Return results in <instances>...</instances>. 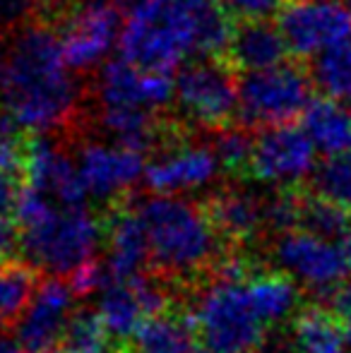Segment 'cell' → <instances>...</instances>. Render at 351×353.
<instances>
[{
    "instance_id": "6da1fadb",
    "label": "cell",
    "mask_w": 351,
    "mask_h": 353,
    "mask_svg": "<svg viewBox=\"0 0 351 353\" xmlns=\"http://www.w3.org/2000/svg\"><path fill=\"white\" fill-rule=\"evenodd\" d=\"M0 103L24 130L53 132L77 116L80 87L66 63L61 34L48 22L24 24L0 65Z\"/></svg>"
},
{
    "instance_id": "7a4b0ae2",
    "label": "cell",
    "mask_w": 351,
    "mask_h": 353,
    "mask_svg": "<svg viewBox=\"0 0 351 353\" xmlns=\"http://www.w3.org/2000/svg\"><path fill=\"white\" fill-rule=\"evenodd\" d=\"M19 248L29 265L51 276H70L94 260L103 226L87 207H61L24 183L14 207Z\"/></svg>"
},
{
    "instance_id": "3957f363",
    "label": "cell",
    "mask_w": 351,
    "mask_h": 353,
    "mask_svg": "<svg viewBox=\"0 0 351 353\" xmlns=\"http://www.w3.org/2000/svg\"><path fill=\"white\" fill-rule=\"evenodd\" d=\"M152 262L166 274H192L219 257V233L205 207L176 195H154L137 207Z\"/></svg>"
},
{
    "instance_id": "277c9868",
    "label": "cell",
    "mask_w": 351,
    "mask_h": 353,
    "mask_svg": "<svg viewBox=\"0 0 351 353\" xmlns=\"http://www.w3.org/2000/svg\"><path fill=\"white\" fill-rule=\"evenodd\" d=\"M197 14L166 0L147 5L130 14L121 32V53L145 70L171 72L197 46Z\"/></svg>"
},
{
    "instance_id": "5b68a950",
    "label": "cell",
    "mask_w": 351,
    "mask_h": 353,
    "mask_svg": "<svg viewBox=\"0 0 351 353\" xmlns=\"http://www.w3.org/2000/svg\"><path fill=\"white\" fill-rule=\"evenodd\" d=\"M313 72L303 58L286 61L265 70L241 72L239 77V121L245 128L289 125L303 116L313 101Z\"/></svg>"
},
{
    "instance_id": "8992f818",
    "label": "cell",
    "mask_w": 351,
    "mask_h": 353,
    "mask_svg": "<svg viewBox=\"0 0 351 353\" xmlns=\"http://www.w3.org/2000/svg\"><path fill=\"white\" fill-rule=\"evenodd\" d=\"M192 322L210 353H253L265 341L267 325L250 303L245 281L217 279L205 288Z\"/></svg>"
},
{
    "instance_id": "52a82bcc",
    "label": "cell",
    "mask_w": 351,
    "mask_h": 353,
    "mask_svg": "<svg viewBox=\"0 0 351 353\" xmlns=\"http://www.w3.org/2000/svg\"><path fill=\"white\" fill-rule=\"evenodd\" d=\"M176 101L192 123L217 132L239 116V70L224 58H202L181 68Z\"/></svg>"
},
{
    "instance_id": "ba28073f",
    "label": "cell",
    "mask_w": 351,
    "mask_h": 353,
    "mask_svg": "<svg viewBox=\"0 0 351 353\" xmlns=\"http://www.w3.org/2000/svg\"><path fill=\"white\" fill-rule=\"evenodd\" d=\"M121 12L113 0H85L63 14L61 43L70 70H92L121 41Z\"/></svg>"
},
{
    "instance_id": "9c48e42d",
    "label": "cell",
    "mask_w": 351,
    "mask_h": 353,
    "mask_svg": "<svg viewBox=\"0 0 351 353\" xmlns=\"http://www.w3.org/2000/svg\"><path fill=\"white\" fill-rule=\"evenodd\" d=\"M274 260L281 272L308 286L310 293L325 298H330L351 270L342 248L303 228L281 233L274 245Z\"/></svg>"
},
{
    "instance_id": "30bf717a",
    "label": "cell",
    "mask_w": 351,
    "mask_h": 353,
    "mask_svg": "<svg viewBox=\"0 0 351 353\" xmlns=\"http://www.w3.org/2000/svg\"><path fill=\"white\" fill-rule=\"evenodd\" d=\"M289 51L308 58L351 34V8L339 0H291L279 12V24Z\"/></svg>"
},
{
    "instance_id": "8fae6325",
    "label": "cell",
    "mask_w": 351,
    "mask_h": 353,
    "mask_svg": "<svg viewBox=\"0 0 351 353\" xmlns=\"http://www.w3.org/2000/svg\"><path fill=\"white\" fill-rule=\"evenodd\" d=\"M315 171V144L303 128L277 125L255 137L248 173L279 188H299Z\"/></svg>"
},
{
    "instance_id": "7c38bea8",
    "label": "cell",
    "mask_w": 351,
    "mask_h": 353,
    "mask_svg": "<svg viewBox=\"0 0 351 353\" xmlns=\"http://www.w3.org/2000/svg\"><path fill=\"white\" fill-rule=\"evenodd\" d=\"M75 288L68 279L41 281L32 303L17 322V339L27 353H58L75 307Z\"/></svg>"
},
{
    "instance_id": "4fadbf2b",
    "label": "cell",
    "mask_w": 351,
    "mask_h": 353,
    "mask_svg": "<svg viewBox=\"0 0 351 353\" xmlns=\"http://www.w3.org/2000/svg\"><path fill=\"white\" fill-rule=\"evenodd\" d=\"M101 108H145L161 111L174 99L171 72L145 70L130 61H111L101 68L97 82Z\"/></svg>"
},
{
    "instance_id": "5bb4252c",
    "label": "cell",
    "mask_w": 351,
    "mask_h": 353,
    "mask_svg": "<svg viewBox=\"0 0 351 353\" xmlns=\"http://www.w3.org/2000/svg\"><path fill=\"white\" fill-rule=\"evenodd\" d=\"M77 168L87 192L97 200H113L145 178V157L123 144L87 142L77 154Z\"/></svg>"
},
{
    "instance_id": "9a60e30c",
    "label": "cell",
    "mask_w": 351,
    "mask_h": 353,
    "mask_svg": "<svg viewBox=\"0 0 351 353\" xmlns=\"http://www.w3.org/2000/svg\"><path fill=\"white\" fill-rule=\"evenodd\" d=\"M24 183L46 192L61 207H85L89 197L77 163L56 142L41 135L29 140Z\"/></svg>"
},
{
    "instance_id": "2e32d148",
    "label": "cell",
    "mask_w": 351,
    "mask_h": 353,
    "mask_svg": "<svg viewBox=\"0 0 351 353\" xmlns=\"http://www.w3.org/2000/svg\"><path fill=\"white\" fill-rule=\"evenodd\" d=\"M219 161L207 144H183L164 152L145 168V183L157 195L190 192L214 181Z\"/></svg>"
},
{
    "instance_id": "e0dca14e",
    "label": "cell",
    "mask_w": 351,
    "mask_h": 353,
    "mask_svg": "<svg viewBox=\"0 0 351 353\" xmlns=\"http://www.w3.org/2000/svg\"><path fill=\"white\" fill-rule=\"evenodd\" d=\"M108 255L106 272L108 279L126 281L142 274L145 265L152 260L150 238L137 210H116L108 219Z\"/></svg>"
},
{
    "instance_id": "ac0fdd59",
    "label": "cell",
    "mask_w": 351,
    "mask_h": 353,
    "mask_svg": "<svg viewBox=\"0 0 351 353\" xmlns=\"http://www.w3.org/2000/svg\"><path fill=\"white\" fill-rule=\"evenodd\" d=\"M289 43L281 29L263 19V22H239L224 61L236 70L250 72L281 65L289 61Z\"/></svg>"
},
{
    "instance_id": "d6986e66",
    "label": "cell",
    "mask_w": 351,
    "mask_h": 353,
    "mask_svg": "<svg viewBox=\"0 0 351 353\" xmlns=\"http://www.w3.org/2000/svg\"><path fill=\"white\" fill-rule=\"evenodd\" d=\"M212 226L226 241H250L265 226V202L245 190H221L210 195L205 205Z\"/></svg>"
},
{
    "instance_id": "ffe728a7",
    "label": "cell",
    "mask_w": 351,
    "mask_h": 353,
    "mask_svg": "<svg viewBox=\"0 0 351 353\" xmlns=\"http://www.w3.org/2000/svg\"><path fill=\"white\" fill-rule=\"evenodd\" d=\"M130 353H210L192 315H152L130 339Z\"/></svg>"
},
{
    "instance_id": "44dd1931",
    "label": "cell",
    "mask_w": 351,
    "mask_h": 353,
    "mask_svg": "<svg viewBox=\"0 0 351 353\" xmlns=\"http://www.w3.org/2000/svg\"><path fill=\"white\" fill-rule=\"evenodd\" d=\"M97 312L103 330L116 341H130L142 322L150 317L135 279H108L99 291Z\"/></svg>"
},
{
    "instance_id": "7402d4cb",
    "label": "cell",
    "mask_w": 351,
    "mask_h": 353,
    "mask_svg": "<svg viewBox=\"0 0 351 353\" xmlns=\"http://www.w3.org/2000/svg\"><path fill=\"white\" fill-rule=\"evenodd\" d=\"M294 353H349L347 327L325 305H305L294 317Z\"/></svg>"
},
{
    "instance_id": "603a6c76",
    "label": "cell",
    "mask_w": 351,
    "mask_h": 353,
    "mask_svg": "<svg viewBox=\"0 0 351 353\" xmlns=\"http://www.w3.org/2000/svg\"><path fill=\"white\" fill-rule=\"evenodd\" d=\"M303 130L313 140L315 149L328 157H337L351 149V116L344 103L330 97L313 99L305 108Z\"/></svg>"
},
{
    "instance_id": "cb8c5ba5",
    "label": "cell",
    "mask_w": 351,
    "mask_h": 353,
    "mask_svg": "<svg viewBox=\"0 0 351 353\" xmlns=\"http://www.w3.org/2000/svg\"><path fill=\"white\" fill-rule=\"evenodd\" d=\"M103 130L116 137V144H123L128 149L145 154L150 149L159 147L161 140H166V125L157 111L145 108H101Z\"/></svg>"
},
{
    "instance_id": "d4e9b609",
    "label": "cell",
    "mask_w": 351,
    "mask_h": 353,
    "mask_svg": "<svg viewBox=\"0 0 351 353\" xmlns=\"http://www.w3.org/2000/svg\"><path fill=\"white\" fill-rule=\"evenodd\" d=\"M248 296L258 317L267 327L286 320L299 305V286L294 276L286 272H267V274H253L248 281Z\"/></svg>"
},
{
    "instance_id": "484cf974",
    "label": "cell",
    "mask_w": 351,
    "mask_h": 353,
    "mask_svg": "<svg viewBox=\"0 0 351 353\" xmlns=\"http://www.w3.org/2000/svg\"><path fill=\"white\" fill-rule=\"evenodd\" d=\"M37 267L22 260H0V330L24 315L39 288Z\"/></svg>"
},
{
    "instance_id": "4316f807",
    "label": "cell",
    "mask_w": 351,
    "mask_h": 353,
    "mask_svg": "<svg viewBox=\"0 0 351 353\" xmlns=\"http://www.w3.org/2000/svg\"><path fill=\"white\" fill-rule=\"evenodd\" d=\"M313 82L320 92H325L330 99L351 97V41H339L334 46L318 53V58L310 65Z\"/></svg>"
},
{
    "instance_id": "83f0119b",
    "label": "cell",
    "mask_w": 351,
    "mask_h": 353,
    "mask_svg": "<svg viewBox=\"0 0 351 353\" xmlns=\"http://www.w3.org/2000/svg\"><path fill=\"white\" fill-rule=\"evenodd\" d=\"M301 228L320 238H328V241L330 238H344V233L351 228V210L305 190L303 210H301Z\"/></svg>"
},
{
    "instance_id": "f1b7e54d",
    "label": "cell",
    "mask_w": 351,
    "mask_h": 353,
    "mask_svg": "<svg viewBox=\"0 0 351 353\" xmlns=\"http://www.w3.org/2000/svg\"><path fill=\"white\" fill-rule=\"evenodd\" d=\"M108 339L97 310H75L58 353H108Z\"/></svg>"
},
{
    "instance_id": "f546056e",
    "label": "cell",
    "mask_w": 351,
    "mask_h": 353,
    "mask_svg": "<svg viewBox=\"0 0 351 353\" xmlns=\"http://www.w3.org/2000/svg\"><path fill=\"white\" fill-rule=\"evenodd\" d=\"M212 152L224 171L229 173H248L250 159H253L255 137L250 135V128L236 125V128H221L214 132L212 140Z\"/></svg>"
},
{
    "instance_id": "4dcf8cb0",
    "label": "cell",
    "mask_w": 351,
    "mask_h": 353,
    "mask_svg": "<svg viewBox=\"0 0 351 353\" xmlns=\"http://www.w3.org/2000/svg\"><path fill=\"white\" fill-rule=\"evenodd\" d=\"M310 192L351 210V161L349 157H328L310 173Z\"/></svg>"
},
{
    "instance_id": "1f68e13d",
    "label": "cell",
    "mask_w": 351,
    "mask_h": 353,
    "mask_svg": "<svg viewBox=\"0 0 351 353\" xmlns=\"http://www.w3.org/2000/svg\"><path fill=\"white\" fill-rule=\"evenodd\" d=\"M301 188H279L270 200H265V228L274 233H289L301 226V210H303Z\"/></svg>"
},
{
    "instance_id": "d6a6232c",
    "label": "cell",
    "mask_w": 351,
    "mask_h": 353,
    "mask_svg": "<svg viewBox=\"0 0 351 353\" xmlns=\"http://www.w3.org/2000/svg\"><path fill=\"white\" fill-rule=\"evenodd\" d=\"M29 157V140L24 128L10 113L0 111V171L10 176H24Z\"/></svg>"
},
{
    "instance_id": "836d02e7",
    "label": "cell",
    "mask_w": 351,
    "mask_h": 353,
    "mask_svg": "<svg viewBox=\"0 0 351 353\" xmlns=\"http://www.w3.org/2000/svg\"><path fill=\"white\" fill-rule=\"evenodd\" d=\"M291 0H221V8L236 19V22H263L289 5Z\"/></svg>"
},
{
    "instance_id": "e575fe53",
    "label": "cell",
    "mask_w": 351,
    "mask_h": 353,
    "mask_svg": "<svg viewBox=\"0 0 351 353\" xmlns=\"http://www.w3.org/2000/svg\"><path fill=\"white\" fill-rule=\"evenodd\" d=\"M328 305L344 325H351V281H342L328 298Z\"/></svg>"
},
{
    "instance_id": "d590c367",
    "label": "cell",
    "mask_w": 351,
    "mask_h": 353,
    "mask_svg": "<svg viewBox=\"0 0 351 353\" xmlns=\"http://www.w3.org/2000/svg\"><path fill=\"white\" fill-rule=\"evenodd\" d=\"M19 190H22V185H17L14 176L0 171V216L14 214V207H17V200H19Z\"/></svg>"
},
{
    "instance_id": "8d00e7d4",
    "label": "cell",
    "mask_w": 351,
    "mask_h": 353,
    "mask_svg": "<svg viewBox=\"0 0 351 353\" xmlns=\"http://www.w3.org/2000/svg\"><path fill=\"white\" fill-rule=\"evenodd\" d=\"M34 8H37V0H0V22H22Z\"/></svg>"
},
{
    "instance_id": "74e56055",
    "label": "cell",
    "mask_w": 351,
    "mask_h": 353,
    "mask_svg": "<svg viewBox=\"0 0 351 353\" xmlns=\"http://www.w3.org/2000/svg\"><path fill=\"white\" fill-rule=\"evenodd\" d=\"M17 236H19L17 226L8 216H0V260H5L14 250V245L19 241Z\"/></svg>"
},
{
    "instance_id": "f35d334b",
    "label": "cell",
    "mask_w": 351,
    "mask_h": 353,
    "mask_svg": "<svg viewBox=\"0 0 351 353\" xmlns=\"http://www.w3.org/2000/svg\"><path fill=\"white\" fill-rule=\"evenodd\" d=\"M0 353H27L19 344L17 336H10L8 332H0Z\"/></svg>"
},
{
    "instance_id": "ab89813d",
    "label": "cell",
    "mask_w": 351,
    "mask_h": 353,
    "mask_svg": "<svg viewBox=\"0 0 351 353\" xmlns=\"http://www.w3.org/2000/svg\"><path fill=\"white\" fill-rule=\"evenodd\" d=\"M166 3L183 10H202V8H210V5H217V0H166Z\"/></svg>"
},
{
    "instance_id": "60d3db41",
    "label": "cell",
    "mask_w": 351,
    "mask_h": 353,
    "mask_svg": "<svg viewBox=\"0 0 351 353\" xmlns=\"http://www.w3.org/2000/svg\"><path fill=\"white\" fill-rule=\"evenodd\" d=\"M113 3H116L121 10H126V12L132 14V12H137V10L147 8V5L157 3V0H113Z\"/></svg>"
},
{
    "instance_id": "b9f144b4",
    "label": "cell",
    "mask_w": 351,
    "mask_h": 353,
    "mask_svg": "<svg viewBox=\"0 0 351 353\" xmlns=\"http://www.w3.org/2000/svg\"><path fill=\"white\" fill-rule=\"evenodd\" d=\"M342 252H344V257H347V262H349V267H351V228L347 233H344V238H342Z\"/></svg>"
},
{
    "instance_id": "7bdbcfd3",
    "label": "cell",
    "mask_w": 351,
    "mask_h": 353,
    "mask_svg": "<svg viewBox=\"0 0 351 353\" xmlns=\"http://www.w3.org/2000/svg\"><path fill=\"white\" fill-rule=\"evenodd\" d=\"M347 346H349V353H351V325H347Z\"/></svg>"
},
{
    "instance_id": "ee69618b",
    "label": "cell",
    "mask_w": 351,
    "mask_h": 353,
    "mask_svg": "<svg viewBox=\"0 0 351 353\" xmlns=\"http://www.w3.org/2000/svg\"><path fill=\"white\" fill-rule=\"evenodd\" d=\"M342 103H344V108H347V111H349V116H351V97H349V99H344Z\"/></svg>"
},
{
    "instance_id": "f6af8a7d",
    "label": "cell",
    "mask_w": 351,
    "mask_h": 353,
    "mask_svg": "<svg viewBox=\"0 0 351 353\" xmlns=\"http://www.w3.org/2000/svg\"><path fill=\"white\" fill-rule=\"evenodd\" d=\"M339 3H344L347 8H351V0H339Z\"/></svg>"
},
{
    "instance_id": "bcb514c9",
    "label": "cell",
    "mask_w": 351,
    "mask_h": 353,
    "mask_svg": "<svg viewBox=\"0 0 351 353\" xmlns=\"http://www.w3.org/2000/svg\"><path fill=\"white\" fill-rule=\"evenodd\" d=\"M108 353H130V351H121V349H118V351H108Z\"/></svg>"
},
{
    "instance_id": "7dc6e473",
    "label": "cell",
    "mask_w": 351,
    "mask_h": 353,
    "mask_svg": "<svg viewBox=\"0 0 351 353\" xmlns=\"http://www.w3.org/2000/svg\"><path fill=\"white\" fill-rule=\"evenodd\" d=\"M347 157H349V161H351V149H349V154H347Z\"/></svg>"
},
{
    "instance_id": "c3c4849f",
    "label": "cell",
    "mask_w": 351,
    "mask_h": 353,
    "mask_svg": "<svg viewBox=\"0 0 351 353\" xmlns=\"http://www.w3.org/2000/svg\"><path fill=\"white\" fill-rule=\"evenodd\" d=\"M260 353H263V351H260Z\"/></svg>"
}]
</instances>
